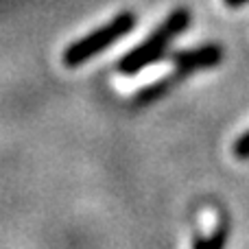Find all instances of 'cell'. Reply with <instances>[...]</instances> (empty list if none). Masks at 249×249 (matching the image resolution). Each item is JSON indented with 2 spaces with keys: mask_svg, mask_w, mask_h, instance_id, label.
I'll use <instances>...</instances> for the list:
<instances>
[{
  "mask_svg": "<svg viewBox=\"0 0 249 249\" xmlns=\"http://www.w3.org/2000/svg\"><path fill=\"white\" fill-rule=\"evenodd\" d=\"M188 24H190V11L186 7H179V9H175V11H171L164 18L162 24H160L144 42L138 44L136 48H131V51L124 53L121 59H118L116 70L121 74H124V77H133V74H138L140 70L149 68L151 64L164 59L171 42L177 35L184 33V31L188 29Z\"/></svg>",
  "mask_w": 249,
  "mask_h": 249,
  "instance_id": "1",
  "label": "cell"
},
{
  "mask_svg": "<svg viewBox=\"0 0 249 249\" xmlns=\"http://www.w3.org/2000/svg\"><path fill=\"white\" fill-rule=\"evenodd\" d=\"M136 26V13L133 11H121L112 18L109 22H105L103 26L94 29L92 33L79 37L77 42H72L61 55L66 68H79L86 61H90L92 57H96L99 53H103L105 48L114 46L121 37L127 33H131Z\"/></svg>",
  "mask_w": 249,
  "mask_h": 249,
  "instance_id": "2",
  "label": "cell"
},
{
  "mask_svg": "<svg viewBox=\"0 0 249 249\" xmlns=\"http://www.w3.org/2000/svg\"><path fill=\"white\" fill-rule=\"evenodd\" d=\"M221 59H223V48L219 44H206V46L188 48V51H179L171 55L177 79L188 77L190 72H197V70L214 68L221 64Z\"/></svg>",
  "mask_w": 249,
  "mask_h": 249,
  "instance_id": "3",
  "label": "cell"
},
{
  "mask_svg": "<svg viewBox=\"0 0 249 249\" xmlns=\"http://www.w3.org/2000/svg\"><path fill=\"white\" fill-rule=\"evenodd\" d=\"M232 153H234V158H238V160H249V131H245L243 136L236 138V142H234V146H232Z\"/></svg>",
  "mask_w": 249,
  "mask_h": 249,
  "instance_id": "4",
  "label": "cell"
},
{
  "mask_svg": "<svg viewBox=\"0 0 249 249\" xmlns=\"http://www.w3.org/2000/svg\"><path fill=\"white\" fill-rule=\"evenodd\" d=\"M223 2H225V7H230V9H241V7H245L249 0H223Z\"/></svg>",
  "mask_w": 249,
  "mask_h": 249,
  "instance_id": "5",
  "label": "cell"
}]
</instances>
